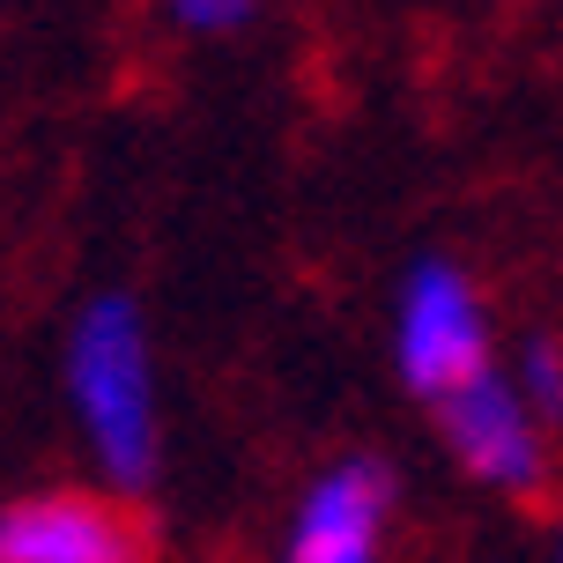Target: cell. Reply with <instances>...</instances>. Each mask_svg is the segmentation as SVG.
I'll return each instance as SVG.
<instances>
[{
    "instance_id": "obj_1",
    "label": "cell",
    "mask_w": 563,
    "mask_h": 563,
    "mask_svg": "<svg viewBox=\"0 0 563 563\" xmlns=\"http://www.w3.org/2000/svg\"><path fill=\"white\" fill-rule=\"evenodd\" d=\"M67 400L82 422L97 475L119 497H141L164 467V422H156V378H148V327L126 289H104L75 311L67 334Z\"/></svg>"
},
{
    "instance_id": "obj_2",
    "label": "cell",
    "mask_w": 563,
    "mask_h": 563,
    "mask_svg": "<svg viewBox=\"0 0 563 563\" xmlns=\"http://www.w3.org/2000/svg\"><path fill=\"white\" fill-rule=\"evenodd\" d=\"M394 371L416 400H438L475 386L489 364V311H482L475 282L460 260H416L408 282H400V305H394Z\"/></svg>"
},
{
    "instance_id": "obj_3",
    "label": "cell",
    "mask_w": 563,
    "mask_h": 563,
    "mask_svg": "<svg viewBox=\"0 0 563 563\" xmlns=\"http://www.w3.org/2000/svg\"><path fill=\"white\" fill-rule=\"evenodd\" d=\"M438 430H445L452 460L482 482V489H505V497H534L549 482V438L541 422L519 408L505 371H482L475 386L438 400Z\"/></svg>"
},
{
    "instance_id": "obj_4",
    "label": "cell",
    "mask_w": 563,
    "mask_h": 563,
    "mask_svg": "<svg viewBox=\"0 0 563 563\" xmlns=\"http://www.w3.org/2000/svg\"><path fill=\"white\" fill-rule=\"evenodd\" d=\"M0 563H148V534L119 497L45 489L0 505Z\"/></svg>"
},
{
    "instance_id": "obj_5",
    "label": "cell",
    "mask_w": 563,
    "mask_h": 563,
    "mask_svg": "<svg viewBox=\"0 0 563 563\" xmlns=\"http://www.w3.org/2000/svg\"><path fill=\"white\" fill-rule=\"evenodd\" d=\"M394 497H400V482H394L386 460H371V452L334 460V467L305 489L297 519H289L282 563H378Z\"/></svg>"
},
{
    "instance_id": "obj_6",
    "label": "cell",
    "mask_w": 563,
    "mask_h": 563,
    "mask_svg": "<svg viewBox=\"0 0 563 563\" xmlns=\"http://www.w3.org/2000/svg\"><path fill=\"white\" fill-rule=\"evenodd\" d=\"M511 394H519V408L549 430V422H563V349L549 334H534L527 349H519V371H511Z\"/></svg>"
},
{
    "instance_id": "obj_7",
    "label": "cell",
    "mask_w": 563,
    "mask_h": 563,
    "mask_svg": "<svg viewBox=\"0 0 563 563\" xmlns=\"http://www.w3.org/2000/svg\"><path fill=\"white\" fill-rule=\"evenodd\" d=\"M164 15L178 30H194V37H230V30H245L260 15V0H164Z\"/></svg>"
},
{
    "instance_id": "obj_8",
    "label": "cell",
    "mask_w": 563,
    "mask_h": 563,
    "mask_svg": "<svg viewBox=\"0 0 563 563\" xmlns=\"http://www.w3.org/2000/svg\"><path fill=\"white\" fill-rule=\"evenodd\" d=\"M556 563H563V534H556Z\"/></svg>"
}]
</instances>
